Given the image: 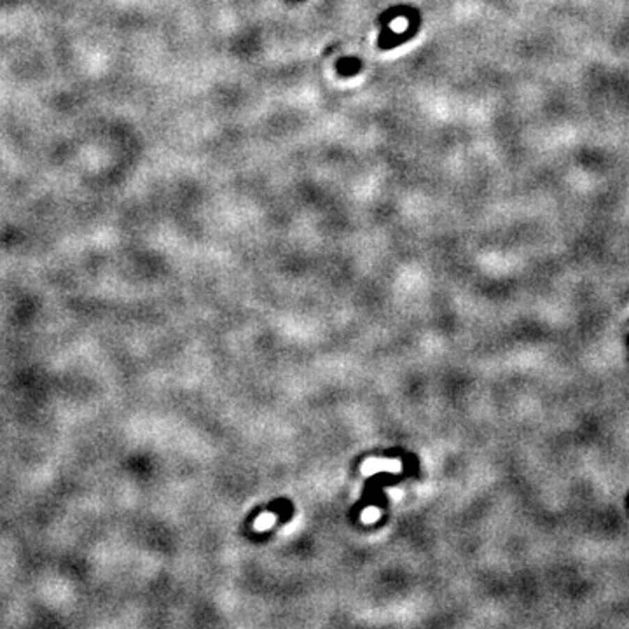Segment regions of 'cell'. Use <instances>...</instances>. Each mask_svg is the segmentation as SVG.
Segmentation results:
<instances>
[{"label":"cell","mask_w":629,"mask_h":629,"mask_svg":"<svg viewBox=\"0 0 629 629\" xmlns=\"http://www.w3.org/2000/svg\"><path fill=\"white\" fill-rule=\"evenodd\" d=\"M271 523H273L271 514H268V516H261V520L257 521V528H259V530H262V528L269 526V524H271Z\"/></svg>","instance_id":"cell-1"}]
</instances>
